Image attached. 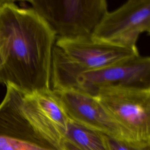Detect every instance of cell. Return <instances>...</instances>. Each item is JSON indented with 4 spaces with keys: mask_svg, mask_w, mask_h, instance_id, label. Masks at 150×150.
I'll use <instances>...</instances> for the list:
<instances>
[{
    "mask_svg": "<svg viewBox=\"0 0 150 150\" xmlns=\"http://www.w3.org/2000/svg\"><path fill=\"white\" fill-rule=\"evenodd\" d=\"M150 32V0H128L108 11L96 28L94 39L137 49L141 34Z\"/></svg>",
    "mask_w": 150,
    "mask_h": 150,
    "instance_id": "8992f818",
    "label": "cell"
},
{
    "mask_svg": "<svg viewBox=\"0 0 150 150\" xmlns=\"http://www.w3.org/2000/svg\"><path fill=\"white\" fill-rule=\"evenodd\" d=\"M53 92L71 121L116 140L129 144H144L135 141L95 96L76 90Z\"/></svg>",
    "mask_w": 150,
    "mask_h": 150,
    "instance_id": "52a82bcc",
    "label": "cell"
},
{
    "mask_svg": "<svg viewBox=\"0 0 150 150\" xmlns=\"http://www.w3.org/2000/svg\"><path fill=\"white\" fill-rule=\"evenodd\" d=\"M83 150H105L103 134L69 120L64 139Z\"/></svg>",
    "mask_w": 150,
    "mask_h": 150,
    "instance_id": "9c48e42d",
    "label": "cell"
},
{
    "mask_svg": "<svg viewBox=\"0 0 150 150\" xmlns=\"http://www.w3.org/2000/svg\"><path fill=\"white\" fill-rule=\"evenodd\" d=\"M3 64V59H2V55H1V53L0 52V68L2 66Z\"/></svg>",
    "mask_w": 150,
    "mask_h": 150,
    "instance_id": "4fadbf2b",
    "label": "cell"
},
{
    "mask_svg": "<svg viewBox=\"0 0 150 150\" xmlns=\"http://www.w3.org/2000/svg\"><path fill=\"white\" fill-rule=\"evenodd\" d=\"M95 97L135 141L150 144V87H105Z\"/></svg>",
    "mask_w": 150,
    "mask_h": 150,
    "instance_id": "5b68a950",
    "label": "cell"
},
{
    "mask_svg": "<svg viewBox=\"0 0 150 150\" xmlns=\"http://www.w3.org/2000/svg\"><path fill=\"white\" fill-rule=\"evenodd\" d=\"M105 150H150V144H134L116 140L103 134Z\"/></svg>",
    "mask_w": 150,
    "mask_h": 150,
    "instance_id": "8fae6325",
    "label": "cell"
},
{
    "mask_svg": "<svg viewBox=\"0 0 150 150\" xmlns=\"http://www.w3.org/2000/svg\"><path fill=\"white\" fill-rule=\"evenodd\" d=\"M28 2L49 26L56 40L91 36L108 11L105 0H31Z\"/></svg>",
    "mask_w": 150,
    "mask_h": 150,
    "instance_id": "277c9868",
    "label": "cell"
},
{
    "mask_svg": "<svg viewBox=\"0 0 150 150\" xmlns=\"http://www.w3.org/2000/svg\"><path fill=\"white\" fill-rule=\"evenodd\" d=\"M56 38L32 8L0 1V84L26 94L49 90Z\"/></svg>",
    "mask_w": 150,
    "mask_h": 150,
    "instance_id": "6da1fadb",
    "label": "cell"
},
{
    "mask_svg": "<svg viewBox=\"0 0 150 150\" xmlns=\"http://www.w3.org/2000/svg\"><path fill=\"white\" fill-rule=\"evenodd\" d=\"M0 103V150H62L63 135L35 94L8 86Z\"/></svg>",
    "mask_w": 150,
    "mask_h": 150,
    "instance_id": "7a4b0ae2",
    "label": "cell"
},
{
    "mask_svg": "<svg viewBox=\"0 0 150 150\" xmlns=\"http://www.w3.org/2000/svg\"><path fill=\"white\" fill-rule=\"evenodd\" d=\"M62 150H83L74 145L63 140L62 142Z\"/></svg>",
    "mask_w": 150,
    "mask_h": 150,
    "instance_id": "7c38bea8",
    "label": "cell"
},
{
    "mask_svg": "<svg viewBox=\"0 0 150 150\" xmlns=\"http://www.w3.org/2000/svg\"><path fill=\"white\" fill-rule=\"evenodd\" d=\"M34 94L39 106L46 115L64 136L70 120L53 91L50 89Z\"/></svg>",
    "mask_w": 150,
    "mask_h": 150,
    "instance_id": "30bf717a",
    "label": "cell"
},
{
    "mask_svg": "<svg viewBox=\"0 0 150 150\" xmlns=\"http://www.w3.org/2000/svg\"><path fill=\"white\" fill-rule=\"evenodd\" d=\"M113 86L150 87V58L139 54L106 67L81 71L54 46L52 52L50 88L76 90L95 96L101 88Z\"/></svg>",
    "mask_w": 150,
    "mask_h": 150,
    "instance_id": "3957f363",
    "label": "cell"
},
{
    "mask_svg": "<svg viewBox=\"0 0 150 150\" xmlns=\"http://www.w3.org/2000/svg\"><path fill=\"white\" fill-rule=\"evenodd\" d=\"M55 46L79 66L81 71L106 67L139 54L138 49L121 47L91 36L56 40Z\"/></svg>",
    "mask_w": 150,
    "mask_h": 150,
    "instance_id": "ba28073f",
    "label": "cell"
}]
</instances>
